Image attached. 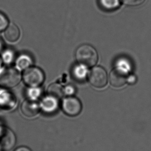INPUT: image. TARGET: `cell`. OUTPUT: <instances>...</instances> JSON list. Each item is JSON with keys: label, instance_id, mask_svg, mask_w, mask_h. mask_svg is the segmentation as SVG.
<instances>
[{"label": "cell", "instance_id": "1", "mask_svg": "<svg viewBox=\"0 0 151 151\" xmlns=\"http://www.w3.org/2000/svg\"><path fill=\"white\" fill-rule=\"evenodd\" d=\"M75 55L78 63L86 67L95 66L99 59L95 49L88 44L82 45L79 47L76 51Z\"/></svg>", "mask_w": 151, "mask_h": 151}, {"label": "cell", "instance_id": "2", "mask_svg": "<svg viewBox=\"0 0 151 151\" xmlns=\"http://www.w3.org/2000/svg\"><path fill=\"white\" fill-rule=\"evenodd\" d=\"M20 73L12 67L0 70V86L4 88H12L19 84L21 80Z\"/></svg>", "mask_w": 151, "mask_h": 151}, {"label": "cell", "instance_id": "3", "mask_svg": "<svg viewBox=\"0 0 151 151\" xmlns=\"http://www.w3.org/2000/svg\"><path fill=\"white\" fill-rule=\"evenodd\" d=\"M23 81L29 87H39L45 80L44 73L39 68L29 67L24 70L22 76Z\"/></svg>", "mask_w": 151, "mask_h": 151}, {"label": "cell", "instance_id": "4", "mask_svg": "<svg viewBox=\"0 0 151 151\" xmlns=\"http://www.w3.org/2000/svg\"><path fill=\"white\" fill-rule=\"evenodd\" d=\"M61 106L64 112L70 116H78L82 110V104L75 97L70 96L63 99Z\"/></svg>", "mask_w": 151, "mask_h": 151}, {"label": "cell", "instance_id": "5", "mask_svg": "<svg viewBox=\"0 0 151 151\" xmlns=\"http://www.w3.org/2000/svg\"><path fill=\"white\" fill-rule=\"evenodd\" d=\"M88 80L91 84L96 88L105 87L108 82V76L106 71L102 67L96 66L91 70Z\"/></svg>", "mask_w": 151, "mask_h": 151}, {"label": "cell", "instance_id": "6", "mask_svg": "<svg viewBox=\"0 0 151 151\" xmlns=\"http://www.w3.org/2000/svg\"><path fill=\"white\" fill-rule=\"evenodd\" d=\"M128 73L122 67H116L110 72L109 81L114 88H121L126 84L128 77Z\"/></svg>", "mask_w": 151, "mask_h": 151}, {"label": "cell", "instance_id": "7", "mask_svg": "<svg viewBox=\"0 0 151 151\" xmlns=\"http://www.w3.org/2000/svg\"><path fill=\"white\" fill-rule=\"evenodd\" d=\"M16 136L14 132L7 128L0 129V147L5 150L12 149L16 144Z\"/></svg>", "mask_w": 151, "mask_h": 151}, {"label": "cell", "instance_id": "8", "mask_svg": "<svg viewBox=\"0 0 151 151\" xmlns=\"http://www.w3.org/2000/svg\"><path fill=\"white\" fill-rule=\"evenodd\" d=\"M40 108V105L37 102L29 99L24 101L21 106L22 113L28 118H32L37 115Z\"/></svg>", "mask_w": 151, "mask_h": 151}, {"label": "cell", "instance_id": "9", "mask_svg": "<svg viewBox=\"0 0 151 151\" xmlns=\"http://www.w3.org/2000/svg\"><path fill=\"white\" fill-rule=\"evenodd\" d=\"M58 99L48 95L42 99L40 107L45 113H51L58 109L59 103Z\"/></svg>", "mask_w": 151, "mask_h": 151}, {"label": "cell", "instance_id": "10", "mask_svg": "<svg viewBox=\"0 0 151 151\" xmlns=\"http://www.w3.org/2000/svg\"><path fill=\"white\" fill-rule=\"evenodd\" d=\"M4 37L9 42H15L20 37V33L19 28L14 23H12L8 25L4 30Z\"/></svg>", "mask_w": 151, "mask_h": 151}, {"label": "cell", "instance_id": "11", "mask_svg": "<svg viewBox=\"0 0 151 151\" xmlns=\"http://www.w3.org/2000/svg\"><path fill=\"white\" fill-rule=\"evenodd\" d=\"M14 97L5 90H0V108L11 109L15 104Z\"/></svg>", "mask_w": 151, "mask_h": 151}, {"label": "cell", "instance_id": "12", "mask_svg": "<svg viewBox=\"0 0 151 151\" xmlns=\"http://www.w3.org/2000/svg\"><path fill=\"white\" fill-rule=\"evenodd\" d=\"M48 95L53 97L56 99H61L64 94L63 88L60 84L58 83H53L49 86L47 90Z\"/></svg>", "mask_w": 151, "mask_h": 151}, {"label": "cell", "instance_id": "13", "mask_svg": "<svg viewBox=\"0 0 151 151\" xmlns=\"http://www.w3.org/2000/svg\"><path fill=\"white\" fill-rule=\"evenodd\" d=\"M32 59L27 55H21L18 58L16 62L17 68L20 70H25L30 67L32 64Z\"/></svg>", "mask_w": 151, "mask_h": 151}, {"label": "cell", "instance_id": "14", "mask_svg": "<svg viewBox=\"0 0 151 151\" xmlns=\"http://www.w3.org/2000/svg\"><path fill=\"white\" fill-rule=\"evenodd\" d=\"M101 6L106 10L112 11L119 6V0H100Z\"/></svg>", "mask_w": 151, "mask_h": 151}, {"label": "cell", "instance_id": "15", "mask_svg": "<svg viewBox=\"0 0 151 151\" xmlns=\"http://www.w3.org/2000/svg\"><path fill=\"white\" fill-rule=\"evenodd\" d=\"M86 67L80 64L75 67L73 70V75L76 78L79 80H81L86 77Z\"/></svg>", "mask_w": 151, "mask_h": 151}, {"label": "cell", "instance_id": "16", "mask_svg": "<svg viewBox=\"0 0 151 151\" xmlns=\"http://www.w3.org/2000/svg\"><path fill=\"white\" fill-rule=\"evenodd\" d=\"M41 93L42 91L40 88H38V87H30V88H29L27 90V95L29 99L35 101L36 99L40 97Z\"/></svg>", "mask_w": 151, "mask_h": 151}, {"label": "cell", "instance_id": "17", "mask_svg": "<svg viewBox=\"0 0 151 151\" xmlns=\"http://www.w3.org/2000/svg\"><path fill=\"white\" fill-rule=\"evenodd\" d=\"M2 60L6 64H10L13 62L14 59V54L11 50H7L3 53Z\"/></svg>", "mask_w": 151, "mask_h": 151}, {"label": "cell", "instance_id": "18", "mask_svg": "<svg viewBox=\"0 0 151 151\" xmlns=\"http://www.w3.org/2000/svg\"><path fill=\"white\" fill-rule=\"evenodd\" d=\"M124 4L128 6H137L143 4L145 0H121Z\"/></svg>", "mask_w": 151, "mask_h": 151}, {"label": "cell", "instance_id": "19", "mask_svg": "<svg viewBox=\"0 0 151 151\" xmlns=\"http://www.w3.org/2000/svg\"><path fill=\"white\" fill-rule=\"evenodd\" d=\"M9 25V21L6 17L0 13V32L4 31Z\"/></svg>", "mask_w": 151, "mask_h": 151}, {"label": "cell", "instance_id": "20", "mask_svg": "<svg viewBox=\"0 0 151 151\" xmlns=\"http://www.w3.org/2000/svg\"><path fill=\"white\" fill-rule=\"evenodd\" d=\"M63 91L64 94L70 96L75 93V89L72 86H65V88H63Z\"/></svg>", "mask_w": 151, "mask_h": 151}, {"label": "cell", "instance_id": "21", "mask_svg": "<svg viewBox=\"0 0 151 151\" xmlns=\"http://www.w3.org/2000/svg\"><path fill=\"white\" fill-rule=\"evenodd\" d=\"M136 77L134 76H128V77H127V82L129 84H134L136 82Z\"/></svg>", "mask_w": 151, "mask_h": 151}, {"label": "cell", "instance_id": "22", "mask_svg": "<svg viewBox=\"0 0 151 151\" xmlns=\"http://www.w3.org/2000/svg\"><path fill=\"white\" fill-rule=\"evenodd\" d=\"M14 151H31V150L26 147H20L15 150Z\"/></svg>", "mask_w": 151, "mask_h": 151}, {"label": "cell", "instance_id": "23", "mask_svg": "<svg viewBox=\"0 0 151 151\" xmlns=\"http://www.w3.org/2000/svg\"><path fill=\"white\" fill-rule=\"evenodd\" d=\"M2 60L0 58V68H1V64H2Z\"/></svg>", "mask_w": 151, "mask_h": 151}, {"label": "cell", "instance_id": "24", "mask_svg": "<svg viewBox=\"0 0 151 151\" xmlns=\"http://www.w3.org/2000/svg\"><path fill=\"white\" fill-rule=\"evenodd\" d=\"M1 48H2V44L0 42V50H1Z\"/></svg>", "mask_w": 151, "mask_h": 151}]
</instances>
